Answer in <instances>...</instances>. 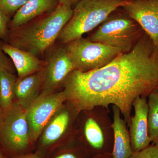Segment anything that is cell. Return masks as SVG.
Returning <instances> with one entry per match:
<instances>
[{"label": "cell", "instance_id": "cell-14", "mask_svg": "<svg viewBox=\"0 0 158 158\" xmlns=\"http://www.w3.org/2000/svg\"><path fill=\"white\" fill-rule=\"evenodd\" d=\"M114 144L112 154L113 158H129L132 154L129 132L125 120L122 118L121 112L116 106H112Z\"/></svg>", "mask_w": 158, "mask_h": 158}, {"label": "cell", "instance_id": "cell-8", "mask_svg": "<svg viewBox=\"0 0 158 158\" xmlns=\"http://www.w3.org/2000/svg\"><path fill=\"white\" fill-rule=\"evenodd\" d=\"M109 112L106 108L99 107L97 116H90L85 121L84 136L94 156L113 152L114 134Z\"/></svg>", "mask_w": 158, "mask_h": 158}, {"label": "cell", "instance_id": "cell-16", "mask_svg": "<svg viewBox=\"0 0 158 158\" xmlns=\"http://www.w3.org/2000/svg\"><path fill=\"white\" fill-rule=\"evenodd\" d=\"M70 119V113L67 110L57 114L47 125L40 141L41 145L47 147L58 141L67 129Z\"/></svg>", "mask_w": 158, "mask_h": 158}, {"label": "cell", "instance_id": "cell-1", "mask_svg": "<svg viewBox=\"0 0 158 158\" xmlns=\"http://www.w3.org/2000/svg\"><path fill=\"white\" fill-rule=\"evenodd\" d=\"M63 85L66 100L78 113L116 106L129 126L135 100L158 89V48L144 33L130 52L95 70L74 69Z\"/></svg>", "mask_w": 158, "mask_h": 158}, {"label": "cell", "instance_id": "cell-10", "mask_svg": "<svg viewBox=\"0 0 158 158\" xmlns=\"http://www.w3.org/2000/svg\"><path fill=\"white\" fill-rule=\"evenodd\" d=\"M121 8L138 23L158 48V0L127 1Z\"/></svg>", "mask_w": 158, "mask_h": 158}, {"label": "cell", "instance_id": "cell-15", "mask_svg": "<svg viewBox=\"0 0 158 158\" xmlns=\"http://www.w3.org/2000/svg\"><path fill=\"white\" fill-rule=\"evenodd\" d=\"M42 81V69L20 80L17 79L15 87V97L16 102L24 109H28L39 96Z\"/></svg>", "mask_w": 158, "mask_h": 158}, {"label": "cell", "instance_id": "cell-24", "mask_svg": "<svg viewBox=\"0 0 158 158\" xmlns=\"http://www.w3.org/2000/svg\"><path fill=\"white\" fill-rule=\"evenodd\" d=\"M81 0H59V3L72 7L73 5L76 4Z\"/></svg>", "mask_w": 158, "mask_h": 158}, {"label": "cell", "instance_id": "cell-7", "mask_svg": "<svg viewBox=\"0 0 158 158\" xmlns=\"http://www.w3.org/2000/svg\"><path fill=\"white\" fill-rule=\"evenodd\" d=\"M66 100L64 91H44L27 109L31 142L37 140L52 116Z\"/></svg>", "mask_w": 158, "mask_h": 158}, {"label": "cell", "instance_id": "cell-5", "mask_svg": "<svg viewBox=\"0 0 158 158\" xmlns=\"http://www.w3.org/2000/svg\"><path fill=\"white\" fill-rule=\"evenodd\" d=\"M31 143L27 110L17 102L2 110L0 114V148L14 155L27 148Z\"/></svg>", "mask_w": 158, "mask_h": 158}, {"label": "cell", "instance_id": "cell-4", "mask_svg": "<svg viewBox=\"0 0 158 158\" xmlns=\"http://www.w3.org/2000/svg\"><path fill=\"white\" fill-rule=\"evenodd\" d=\"M118 9L112 12L88 39L116 48L123 53L128 52L144 32L135 21Z\"/></svg>", "mask_w": 158, "mask_h": 158}, {"label": "cell", "instance_id": "cell-13", "mask_svg": "<svg viewBox=\"0 0 158 158\" xmlns=\"http://www.w3.org/2000/svg\"><path fill=\"white\" fill-rule=\"evenodd\" d=\"M2 48L9 56L17 72L20 80L30 75L41 70L44 65V60L33 54L12 46L9 44H3Z\"/></svg>", "mask_w": 158, "mask_h": 158}, {"label": "cell", "instance_id": "cell-17", "mask_svg": "<svg viewBox=\"0 0 158 158\" xmlns=\"http://www.w3.org/2000/svg\"><path fill=\"white\" fill-rule=\"evenodd\" d=\"M16 81L17 78L12 73L6 70L0 71V107L2 110L8 109L14 102Z\"/></svg>", "mask_w": 158, "mask_h": 158}, {"label": "cell", "instance_id": "cell-12", "mask_svg": "<svg viewBox=\"0 0 158 158\" xmlns=\"http://www.w3.org/2000/svg\"><path fill=\"white\" fill-rule=\"evenodd\" d=\"M59 4V0H28L13 15L9 27L13 29L24 25L54 11Z\"/></svg>", "mask_w": 158, "mask_h": 158}, {"label": "cell", "instance_id": "cell-22", "mask_svg": "<svg viewBox=\"0 0 158 158\" xmlns=\"http://www.w3.org/2000/svg\"><path fill=\"white\" fill-rule=\"evenodd\" d=\"M6 70L13 73L14 67L10 59H9L3 52L2 46H0V71Z\"/></svg>", "mask_w": 158, "mask_h": 158}, {"label": "cell", "instance_id": "cell-18", "mask_svg": "<svg viewBox=\"0 0 158 158\" xmlns=\"http://www.w3.org/2000/svg\"><path fill=\"white\" fill-rule=\"evenodd\" d=\"M148 134L151 142L158 140V89L148 97Z\"/></svg>", "mask_w": 158, "mask_h": 158}, {"label": "cell", "instance_id": "cell-11", "mask_svg": "<svg viewBox=\"0 0 158 158\" xmlns=\"http://www.w3.org/2000/svg\"><path fill=\"white\" fill-rule=\"evenodd\" d=\"M146 98L138 97L133 103L135 114L131 117L129 125L133 152H138L146 148L151 142L148 134V106Z\"/></svg>", "mask_w": 158, "mask_h": 158}, {"label": "cell", "instance_id": "cell-27", "mask_svg": "<svg viewBox=\"0 0 158 158\" xmlns=\"http://www.w3.org/2000/svg\"><path fill=\"white\" fill-rule=\"evenodd\" d=\"M0 158H8L7 156L5 154L4 152L0 148Z\"/></svg>", "mask_w": 158, "mask_h": 158}, {"label": "cell", "instance_id": "cell-29", "mask_svg": "<svg viewBox=\"0 0 158 158\" xmlns=\"http://www.w3.org/2000/svg\"><path fill=\"white\" fill-rule=\"evenodd\" d=\"M123 1H132V0H121Z\"/></svg>", "mask_w": 158, "mask_h": 158}, {"label": "cell", "instance_id": "cell-25", "mask_svg": "<svg viewBox=\"0 0 158 158\" xmlns=\"http://www.w3.org/2000/svg\"><path fill=\"white\" fill-rule=\"evenodd\" d=\"M12 158H41L38 155L34 154H29L23 155L15 156Z\"/></svg>", "mask_w": 158, "mask_h": 158}, {"label": "cell", "instance_id": "cell-20", "mask_svg": "<svg viewBox=\"0 0 158 158\" xmlns=\"http://www.w3.org/2000/svg\"><path fill=\"white\" fill-rule=\"evenodd\" d=\"M129 158H158V149L154 144L150 145L142 150L133 152Z\"/></svg>", "mask_w": 158, "mask_h": 158}, {"label": "cell", "instance_id": "cell-21", "mask_svg": "<svg viewBox=\"0 0 158 158\" xmlns=\"http://www.w3.org/2000/svg\"><path fill=\"white\" fill-rule=\"evenodd\" d=\"M9 20V18L0 9V39L5 40L9 38L8 26Z\"/></svg>", "mask_w": 158, "mask_h": 158}, {"label": "cell", "instance_id": "cell-23", "mask_svg": "<svg viewBox=\"0 0 158 158\" xmlns=\"http://www.w3.org/2000/svg\"><path fill=\"white\" fill-rule=\"evenodd\" d=\"M85 156V154L83 155L80 153L76 150L70 149L60 154L54 158H88Z\"/></svg>", "mask_w": 158, "mask_h": 158}, {"label": "cell", "instance_id": "cell-9", "mask_svg": "<svg viewBox=\"0 0 158 158\" xmlns=\"http://www.w3.org/2000/svg\"><path fill=\"white\" fill-rule=\"evenodd\" d=\"M51 48L49 52L47 51L42 69L44 91H53L75 69L64 44Z\"/></svg>", "mask_w": 158, "mask_h": 158}, {"label": "cell", "instance_id": "cell-6", "mask_svg": "<svg viewBox=\"0 0 158 158\" xmlns=\"http://www.w3.org/2000/svg\"><path fill=\"white\" fill-rule=\"evenodd\" d=\"M64 45L75 69L83 73L104 67L123 53L119 49L83 37Z\"/></svg>", "mask_w": 158, "mask_h": 158}, {"label": "cell", "instance_id": "cell-30", "mask_svg": "<svg viewBox=\"0 0 158 158\" xmlns=\"http://www.w3.org/2000/svg\"><path fill=\"white\" fill-rule=\"evenodd\" d=\"M1 111H2V109H1V107H0V114H1Z\"/></svg>", "mask_w": 158, "mask_h": 158}, {"label": "cell", "instance_id": "cell-26", "mask_svg": "<svg viewBox=\"0 0 158 158\" xmlns=\"http://www.w3.org/2000/svg\"><path fill=\"white\" fill-rule=\"evenodd\" d=\"M91 158H113L112 153H105L103 154L96 155Z\"/></svg>", "mask_w": 158, "mask_h": 158}, {"label": "cell", "instance_id": "cell-2", "mask_svg": "<svg viewBox=\"0 0 158 158\" xmlns=\"http://www.w3.org/2000/svg\"><path fill=\"white\" fill-rule=\"evenodd\" d=\"M73 12L71 7L59 3L52 12L11 29L9 44L39 58L43 56L53 45Z\"/></svg>", "mask_w": 158, "mask_h": 158}, {"label": "cell", "instance_id": "cell-28", "mask_svg": "<svg viewBox=\"0 0 158 158\" xmlns=\"http://www.w3.org/2000/svg\"><path fill=\"white\" fill-rule=\"evenodd\" d=\"M153 143V144L156 146L158 149V140H156V141H154Z\"/></svg>", "mask_w": 158, "mask_h": 158}, {"label": "cell", "instance_id": "cell-19", "mask_svg": "<svg viewBox=\"0 0 158 158\" xmlns=\"http://www.w3.org/2000/svg\"><path fill=\"white\" fill-rule=\"evenodd\" d=\"M28 0H0V9L9 18L14 15Z\"/></svg>", "mask_w": 158, "mask_h": 158}, {"label": "cell", "instance_id": "cell-3", "mask_svg": "<svg viewBox=\"0 0 158 158\" xmlns=\"http://www.w3.org/2000/svg\"><path fill=\"white\" fill-rule=\"evenodd\" d=\"M121 0H81L73 9L72 16L58 37L61 44H66L83 37L106 19L112 12L124 6Z\"/></svg>", "mask_w": 158, "mask_h": 158}]
</instances>
